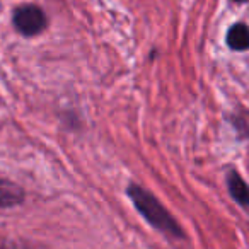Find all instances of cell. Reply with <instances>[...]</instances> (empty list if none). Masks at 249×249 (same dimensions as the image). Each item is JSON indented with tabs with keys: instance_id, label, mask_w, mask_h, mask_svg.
I'll use <instances>...</instances> for the list:
<instances>
[{
	"instance_id": "cell-2",
	"label": "cell",
	"mask_w": 249,
	"mask_h": 249,
	"mask_svg": "<svg viewBox=\"0 0 249 249\" xmlns=\"http://www.w3.org/2000/svg\"><path fill=\"white\" fill-rule=\"evenodd\" d=\"M14 26L24 36L39 35L46 28V16L36 5H22L14 12Z\"/></svg>"
},
{
	"instance_id": "cell-3",
	"label": "cell",
	"mask_w": 249,
	"mask_h": 249,
	"mask_svg": "<svg viewBox=\"0 0 249 249\" xmlns=\"http://www.w3.org/2000/svg\"><path fill=\"white\" fill-rule=\"evenodd\" d=\"M24 201V191L11 181L0 179V208L16 207Z\"/></svg>"
},
{
	"instance_id": "cell-6",
	"label": "cell",
	"mask_w": 249,
	"mask_h": 249,
	"mask_svg": "<svg viewBox=\"0 0 249 249\" xmlns=\"http://www.w3.org/2000/svg\"><path fill=\"white\" fill-rule=\"evenodd\" d=\"M234 2H239V4H244V2H248V0H234Z\"/></svg>"
},
{
	"instance_id": "cell-4",
	"label": "cell",
	"mask_w": 249,
	"mask_h": 249,
	"mask_svg": "<svg viewBox=\"0 0 249 249\" xmlns=\"http://www.w3.org/2000/svg\"><path fill=\"white\" fill-rule=\"evenodd\" d=\"M227 186H229V191H231L232 198H234L237 203H241L242 207L249 208V186L244 183V179H242L235 171L229 173Z\"/></svg>"
},
{
	"instance_id": "cell-1",
	"label": "cell",
	"mask_w": 249,
	"mask_h": 249,
	"mask_svg": "<svg viewBox=\"0 0 249 249\" xmlns=\"http://www.w3.org/2000/svg\"><path fill=\"white\" fill-rule=\"evenodd\" d=\"M126 193H128V196L135 203L137 210L147 218V222L150 225H154V227L159 229L160 232H164L167 235L183 237V229L179 227V224L162 207V203L156 196H152L149 191L143 190L142 186H137V184H130L126 188Z\"/></svg>"
},
{
	"instance_id": "cell-7",
	"label": "cell",
	"mask_w": 249,
	"mask_h": 249,
	"mask_svg": "<svg viewBox=\"0 0 249 249\" xmlns=\"http://www.w3.org/2000/svg\"><path fill=\"white\" fill-rule=\"evenodd\" d=\"M0 249H7V248H0Z\"/></svg>"
},
{
	"instance_id": "cell-5",
	"label": "cell",
	"mask_w": 249,
	"mask_h": 249,
	"mask_svg": "<svg viewBox=\"0 0 249 249\" xmlns=\"http://www.w3.org/2000/svg\"><path fill=\"white\" fill-rule=\"evenodd\" d=\"M227 43L232 50L244 52L249 48V28L246 24H234L227 33Z\"/></svg>"
}]
</instances>
